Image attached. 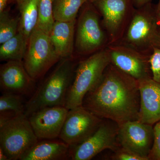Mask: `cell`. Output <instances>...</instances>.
I'll return each instance as SVG.
<instances>
[{"label": "cell", "instance_id": "6da1fadb", "mask_svg": "<svg viewBox=\"0 0 160 160\" xmlns=\"http://www.w3.org/2000/svg\"><path fill=\"white\" fill-rule=\"evenodd\" d=\"M82 106L98 117L118 125L138 120L140 95L138 80L110 63L99 82L85 96Z\"/></svg>", "mask_w": 160, "mask_h": 160}, {"label": "cell", "instance_id": "7a4b0ae2", "mask_svg": "<svg viewBox=\"0 0 160 160\" xmlns=\"http://www.w3.org/2000/svg\"><path fill=\"white\" fill-rule=\"evenodd\" d=\"M62 59L26 103L25 114L27 117L45 107L65 106L74 66L69 58Z\"/></svg>", "mask_w": 160, "mask_h": 160}, {"label": "cell", "instance_id": "3957f363", "mask_svg": "<svg viewBox=\"0 0 160 160\" xmlns=\"http://www.w3.org/2000/svg\"><path fill=\"white\" fill-rule=\"evenodd\" d=\"M110 63L108 51L101 50L80 62L66 97L65 107L82 106L85 96L96 86Z\"/></svg>", "mask_w": 160, "mask_h": 160}, {"label": "cell", "instance_id": "277c9868", "mask_svg": "<svg viewBox=\"0 0 160 160\" xmlns=\"http://www.w3.org/2000/svg\"><path fill=\"white\" fill-rule=\"evenodd\" d=\"M38 142V138L25 114L15 116L0 127V148L9 160H19Z\"/></svg>", "mask_w": 160, "mask_h": 160}, {"label": "cell", "instance_id": "5b68a950", "mask_svg": "<svg viewBox=\"0 0 160 160\" xmlns=\"http://www.w3.org/2000/svg\"><path fill=\"white\" fill-rule=\"evenodd\" d=\"M59 59L49 35L37 26L29 36L23 59L27 72L33 79H38Z\"/></svg>", "mask_w": 160, "mask_h": 160}, {"label": "cell", "instance_id": "8992f818", "mask_svg": "<svg viewBox=\"0 0 160 160\" xmlns=\"http://www.w3.org/2000/svg\"><path fill=\"white\" fill-rule=\"evenodd\" d=\"M118 124L103 119L90 137L82 143L70 148L69 158L72 160H89L106 149L115 151L120 147L118 139Z\"/></svg>", "mask_w": 160, "mask_h": 160}, {"label": "cell", "instance_id": "52a82bcc", "mask_svg": "<svg viewBox=\"0 0 160 160\" xmlns=\"http://www.w3.org/2000/svg\"><path fill=\"white\" fill-rule=\"evenodd\" d=\"M103 120L82 106L69 109L59 138L74 147L90 137Z\"/></svg>", "mask_w": 160, "mask_h": 160}, {"label": "cell", "instance_id": "ba28073f", "mask_svg": "<svg viewBox=\"0 0 160 160\" xmlns=\"http://www.w3.org/2000/svg\"><path fill=\"white\" fill-rule=\"evenodd\" d=\"M118 126V139L120 146L149 160L154 139L152 125L134 120L119 124Z\"/></svg>", "mask_w": 160, "mask_h": 160}, {"label": "cell", "instance_id": "9c48e42d", "mask_svg": "<svg viewBox=\"0 0 160 160\" xmlns=\"http://www.w3.org/2000/svg\"><path fill=\"white\" fill-rule=\"evenodd\" d=\"M126 40L135 48L149 49L160 46V26L157 14L152 12H139L132 20Z\"/></svg>", "mask_w": 160, "mask_h": 160}, {"label": "cell", "instance_id": "30bf717a", "mask_svg": "<svg viewBox=\"0 0 160 160\" xmlns=\"http://www.w3.org/2000/svg\"><path fill=\"white\" fill-rule=\"evenodd\" d=\"M69 109L65 106L45 107L32 113L28 119L38 139L59 137Z\"/></svg>", "mask_w": 160, "mask_h": 160}, {"label": "cell", "instance_id": "8fae6325", "mask_svg": "<svg viewBox=\"0 0 160 160\" xmlns=\"http://www.w3.org/2000/svg\"><path fill=\"white\" fill-rule=\"evenodd\" d=\"M97 13L91 7L82 12L78 22L76 46L80 53H88L98 49L105 41Z\"/></svg>", "mask_w": 160, "mask_h": 160}, {"label": "cell", "instance_id": "7c38bea8", "mask_svg": "<svg viewBox=\"0 0 160 160\" xmlns=\"http://www.w3.org/2000/svg\"><path fill=\"white\" fill-rule=\"evenodd\" d=\"M22 61H9L1 65L0 86L2 92L22 96L32 95L34 81L27 72Z\"/></svg>", "mask_w": 160, "mask_h": 160}, {"label": "cell", "instance_id": "4fadbf2b", "mask_svg": "<svg viewBox=\"0 0 160 160\" xmlns=\"http://www.w3.org/2000/svg\"><path fill=\"white\" fill-rule=\"evenodd\" d=\"M110 63L120 71L140 80L152 78L149 58L137 52L124 47H116L108 51Z\"/></svg>", "mask_w": 160, "mask_h": 160}, {"label": "cell", "instance_id": "5bb4252c", "mask_svg": "<svg viewBox=\"0 0 160 160\" xmlns=\"http://www.w3.org/2000/svg\"><path fill=\"white\" fill-rule=\"evenodd\" d=\"M138 81L140 95L138 120L153 126L160 121V83L152 78Z\"/></svg>", "mask_w": 160, "mask_h": 160}, {"label": "cell", "instance_id": "9a60e30c", "mask_svg": "<svg viewBox=\"0 0 160 160\" xmlns=\"http://www.w3.org/2000/svg\"><path fill=\"white\" fill-rule=\"evenodd\" d=\"M38 142L23 153L20 160H59L69 158L70 147L63 141Z\"/></svg>", "mask_w": 160, "mask_h": 160}, {"label": "cell", "instance_id": "2e32d148", "mask_svg": "<svg viewBox=\"0 0 160 160\" xmlns=\"http://www.w3.org/2000/svg\"><path fill=\"white\" fill-rule=\"evenodd\" d=\"M93 2L102 15L109 34L112 37H115L126 16L128 0H95Z\"/></svg>", "mask_w": 160, "mask_h": 160}, {"label": "cell", "instance_id": "e0dca14e", "mask_svg": "<svg viewBox=\"0 0 160 160\" xmlns=\"http://www.w3.org/2000/svg\"><path fill=\"white\" fill-rule=\"evenodd\" d=\"M75 22L76 21H55L49 33L52 44L60 59L69 58L72 54Z\"/></svg>", "mask_w": 160, "mask_h": 160}, {"label": "cell", "instance_id": "ac0fdd59", "mask_svg": "<svg viewBox=\"0 0 160 160\" xmlns=\"http://www.w3.org/2000/svg\"><path fill=\"white\" fill-rule=\"evenodd\" d=\"M20 13L18 32L29 41L32 32L37 26L38 0H13Z\"/></svg>", "mask_w": 160, "mask_h": 160}, {"label": "cell", "instance_id": "d6986e66", "mask_svg": "<svg viewBox=\"0 0 160 160\" xmlns=\"http://www.w3.org/2000/svg\"><path fill=\"white\" fill-rule=\"evenodd\" d=\"M28 44V40L18 32L13 37L1 44V61H22L26 54Z\"/></svg>", "mask_w": 160, "mask_h": 160}, {"label": "cell", "instance_id": "ffe728a7", "mask_svg": "<svg viewBox=\"0 0 160 160\" xmlns=\"http://www.w3.org/2000/svg\"><path fill=\"white\" fill-rule=\"evenodd\" d=\"M87 0H53V12L55 21L72 22L81 7Z\"/></svg>", "mask_w": 160, "mask_h": 160}, {"label": "cell", "instance_id": "44dd1931", "mask_svg": "<svg viewBox=\"0 0 160 160\" xmlns=\"http://www.w3.org/2000/svg\"><path fill=\"white\" fill-rule=\"evenodd\" d=\"M53 0H38V19L37 27L49 34L55 22L53 12Z\"/></svg>", "mask_w": 160, "mask_h": 160}, {"label": "cell", "instance_id": "7402d4cb", "mask_svg": "<svg viewBox=\"0 0 160 160\" xmlns=\"http://www.w3.org/2000/svg\"><path fill=\"white\" fill-rule=\"evenodd\" d=\"M19 26V18L12 17L5 10L0 13V44L17 34Z\"/></svg>", "mask_w": 160, "mask_h": 160}, {"label": "cell", "instance_id": "603a6c76", "mask_svg": "<svg viewBox=\"0 0 160 160\" xmlns=\"http://www.w3.org/2000/svg\"><path fill=\"white\" fill-rule=\"evenodd\" d=\"M26 105L23 104L22 96L11 93L3 92L0 97V112H11L16 115L25 114Z\"/></svg>", "mask_w": 160, "mask_h": 160}, {"label": "cell", "instance_id": "cb8c5ba5", "mask_svg": "<svg viewBox=\"0 0 160 160\" xmlns=\"http://www.w3.org/2000/svg\"><path fill=\"white\" fill-rule=\"evenodd\" d=\"M149 62L152 79L160 83V46L152 48Z\"/></svg>", "mask_w": 160, "mask_h": 160}, {"label": "cell", "instance_id": "d4e9b609", "mask_svg": "<svg viewBox=\"0 0 160 160\" xmlns=\"http://www.w3.org/2000/svg\"><path fill=\"white\" fill-rule=\"evenodd\" d=\"M153 144L148 157L149 160H160V121L153 127Z\"/></svg>", "mask_w": 160, "mask_h": 160}, {"label": "cell", "instance_id": "484cf974", "mask_svg": "<svg viewBox=\"0 0 160 160\" xmlns=\"http://www.w3.org/2000/svg\"><path fill=\"white\" fill-rule=\"evenodd\" d=\"M112 160H145L130 150L120 146L109 157Z\"/></svg>", "mask_w": 160, "mask_h": 160}, {"label": "cell", "instance_id": "4316f807", "mask_svg": "<svg viewBox=\"0 0 160 160\" xmlns=\"http://www.w3.org/2000/svg\"><path fill=\"white\" fill-rule=\"evenodd\" d=\"M9 0H0V13L5 10V8Z\"/></svg>", "mask_w": 160, "mask_h": 160}, {"label": "cell", "instance_id": "83f0119b", "mask_svg": "<svg viewBox=\"0 0 160 160\" xmlns=\"http://www.w3.org/2000/svg\"><path fill=\"white\" fill-rule=\"evenodd\" d=\"M0 160H9L5 152L0 148Z\"/></svg>", "mask_w": 160, "mask_h": 160}, {"label": "cell", "instance_id": "f1b7e54d", "mask_svg": "<svg viewBox=\"0 0 160 160\" xmlns=\"http://www.w3.org/2000/svg\"><path fill=\"white\" fill-rule=\"evenodd\" d=\"M149 0H134L135 2L138 6H142L148 2Z\"/></svg>", "mask_w": 160, "mask_h": 160}, {"label": "cell", "instance_id": "f546056e", "mask_svg": "<svg viewBox=\"0 0 160 160\" xmlns=\"http://www.w3.org/2000/svg\"><path fill=\"white\" fill-rule=\"evenodd\" d=\"M156 13L157 14L158 19L160 26V0L158 6L157 10Z\"/></svg>", "mask_w": 160, "mask_h": 160}, {"label": "cell", "instance_id": "4dcf8cb0", "mask_svg": "<svg viewBox=\"0 0 160 160\" xmlns=\"http://www.w3.org/2000/svg\"><path fill=\"white\" fill-rule=\"evenodd\" d=\"M95 0H87V1H89V2H93Z\"/></svg>", "mask_w": 160, "mask_h": 160}]
</instances>
